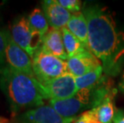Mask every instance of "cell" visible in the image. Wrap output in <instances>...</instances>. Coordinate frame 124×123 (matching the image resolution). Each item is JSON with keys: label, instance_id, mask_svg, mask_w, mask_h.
Masks as SVG:
<instances>
[{"label": "cell", "instance_id": "obj_1", "mask_svg": "<svg viewBox=\"0 0 124 123\" xmlns=\"http://www.w3.org/2000/svg\"><path fill=\"white\" fill-rule=\"evenodd\" d=\"M83 13L87 21L90 51L101 62L105 74L118 75L124 65V34L118 30L111 15L99 5H87Z\"/></svg>", "mask_w": 124, "mask_h": 123}, {"label": "cell", "instance_id": "obj_2", "mask_svg": "<svg viewBox=\"0 0 124 123\" xmlns=\"http://www.w3.org/2000/svg\"><path fill=\"white\" fill-rule=\"evenodd\" d=\"M0 89L12 113L45 105L46 99L41 83L34 76L6 66L0 74Z\"/></svg>", "mask_w": 124, "mask_h": 123}, {"label": "cell", "instance_id": "obj_3", "mask_svg": "<svg viewBox=\"0 0 124 123\" xmlns=\"http://www.w3.org/2000/svg\"><path fill=\"white\" fill-rule=\"evenodd\" d=\"M115 89L110 77L106 75L93 87L78 90L75 95L65 100L49 101V105L65 118L77 117L84 112L96 108Z\"/></svg>", "mask_w": 124, "mask_h": 123}, {"label": "cell", "instance_id": "obj_4", "mask_svg": "<svg viewBox=\"0 0 124 123\" xmlns=\"http://www.w3.org/2000/svg\"><path fill=\"white\" fill-rule=\"evenodd\" d=\"M31 59L34 74L40 83L48 82L68 73L67 62L44 51L41 47Z\"/></svg>", "mask_w": 124, "mask_h": 123}, {"label": "cell", "instance_id": "obj_5", "mask_svg": "<svg viewBox=\"0 0 124 123\" xmlns=\"http://www.w3.org/2000/svg\"><path fill=\"white\" fill-rule=\"evenodd\" d=\"M10 32L15 43L27 52L31 58L41 47L43 37L31 29L27 17L17 18L13 22Z\"/></svg>", "mask_w": 124, "mask_h": 123}, {"label": "cell", "instance_id": "obj_6", "mask_svg": "<svg viewBox=\"0 0 124 123\" xmlns=\"http://www.w3.org/2000/svg\"><path fill=\"white\" fill-rule=\"evenodd\" d=\"M41 87L46 99H49V101L65 100L70 98L78 90L75 77L70 73L41 83Z\"/></svg>", "mask_w": 124, "mask_h": 123}, {"label": "cell", "instance_id": "obj_7", "mask_svg": "<svg viewBox=\"0 0 124 123\" xmlns=\"http://www.w3.org/2000/svg\"><path fill=\"white\" fill-rule=\"evenodd\" d=\"M6 41L7 66L18 71L35 77L31 58L27 52L15 43L10 35V32L7 30H6Z\"/></svg>", "mask_w": 124, "mask_h": 123}, {"label": "cell", "instance_id": "obj_8", "mask_svg": "<svg viewBox=\"0 0 124 123\" xmlns=\"http://www.w3.org/2000/svg\"><path fill=\"white\" fill-rule=\"evenodd\" d=\"M76 117L65 118L50 105L28 109L18 117V123H73Z\"/></svg>", "mask_w": 124, "mask_h": 123}, {"label": "cell", "instance_id": "obj_9", "mask_svg": "<svg viewBox=\"0 0 124 123\" xmlns=\"http://www.w3.org/2000/svg\"><path fill=\"white\" fill-rule=\"evenodd\" d=\"M67 64L68 73L75 78L87 74L99 66H102L101 62L89 49L77 55L69 58Z\"/></svg>", "mask_w": 124, "mask_h": 123}, {"label": "cell", "instance_id": "obj_10", "mask_svg": "<svg viewBox=\"0 0 124 123\" xmlns=\"http://www.w3.org/2000/svg\"><path fill=\"white\" fill-rule=\"evenodd\" d=\"M42 10L50 27L62 30L67 27L71 14L57 2L56 0H45L42 2Z\"/></svg>", "mask_w": 124, "mask_h": 123}, {"label": "cell", "instance_id": "obj_11", "mask_svg": "<svg viewBox=\"0 0 124 123\" xmlns=\"http://www.w3.org/2000/svg\"><path fill=\"white\" fill-rule=\"evenodd\" d=\"M41 48L63 61H67L68 57L63 44L62 30L50 28L48 32L43 36Z\"/></svg>", "mask_w": 124, "mask_h": 123}, {"label": "cell", "instance_id": "obj_12", "mask_svg": "<svg viewBox=\"0 0 124 123\" xmlns=\"http://www.w3.org/2000/svg\"><path fill=\"white\" fill-rule=\"evenodd\" d=\"M117 93L118 89H115L96 108L91 109L95 117L101 123H113L117 111L115 106V98Z\"/></svg>", "mask_w": 124, "mask_h": 123}, {"label": "cell", "instance_id": "obj_13", "mask_svg": "<svg viewBox=\"0 0 124 123\" xmlns=\"http://www.w3.org/2000/svg\"><path fill=\"white\" fill-rule=\"evenodd\" d=\"M66 28L89 48L87 21L83 11L71 14L70 19Z\"/></svg>", "mask_w": 124, "mask_h": 123}, {"label": "cell", "instance_id": "obj_14", "mask_svg": "<svg viewBox=\"0 0 124 123\" xmlns=\"http://www.w3.org/2000/svg\"><path fill=\"white\" fill-rule=\"evenodd\" d=\"M62 34L63 44H64L65 51L67 52L68 58L77 55L89 49L85 44H83L79 39L76 38L73 34H71L66 27L62 29Z\"/></svg>", "mask_w": 124, "mask_h": 123}, {"label": "cell", "instance_id": "obj_15", "mask_svg": "<svg viewBox=\"0 0 124 123\" xmlns=\"http://www.w3.org/2000/svg\"><path fill=\"white\" fill-rule=\"evenodd\" d=\"M27 19L31 29L43 37L50 30V25L46 18L40 8L34 9L28 15Z\"/></svg>", "mask_w": 124, "mask_h": 123}, {"label": "cell", "instance_id": "obj_16", "mask_svg": "<svg viewBox=\"0 0 124 123\" xmlns=\"http://www.w3.org/2000/svg\"><path fill=\"white\" fill-rule=\"evenodd\" d=\"M105 76L106 74L103 72V68L102 66H99L97 69L87 73V74L75 78L78 90L93 87V86L99 84L103 79Z\"/></svg>", "mask_w": 124, "mask_h": 123}, {"label": "cell", "instance_id": "obj_17", "mask_svg": "<svg viewBox=\"0 0 124 123\" xmlns=\"http://www.w3.org/2000/svg\"><path fill=\"white\" fill-rule=\"evenodd\" d=\"M6 30L0 28V74L7 66L6 62Z\"/></svg>", "mask_w": 124, "mask_h": 123}, {"label": "cell", "instance_id": "obj_18", "mask_svg": "<svg viewBox=\"0 0 124 123\" xmlns=\"http://www.w3.org/2000/svg\"><path fill=\"white\" fill-rule=\"evenodd\" d=\"M57 2L70 13H78L82 10V2L78 0H56Z\"/></svg>", "mask_w": 124, "mask_h": 123}, {"label": "cell", "instance_id": "obj_19", "mask_svg": "<svg viewBox=\"0 0 124 123\" xmlns=\"http://www.w3.org/2000/svg\"><path fill=\"white\" fill-rule=\"evenodd\" d=\"M73 123H101V122L96 118L91 109H90V110L84 112L83 114L78 116Z\"/></svg>", "mask_w": 124, "mask_h": 123}, {"label": "cell", "instance_id": "obj_20", "mask_svg": "<svg viewBox=\"0 0 124 123\" xmlns=\"http://www.w3.org/2000/svg\"><path fill=\"white\" fill-rule=\"evenodd\" d=\"M114 123H124V111L121 109H117L114 118Z\"/></svg>", "mask_w": 124, "mask_h": 123}, {"label": "cell", "instance_id": "obj_21", "mask_svg": "<svg viewBox=\"0 0 124 123\" xmlns=\"http://www.w3.org/2000/svg\"><path fill=\"white\" fill-rule=\"evenodd\" d=\"M118 91H119L124 94V70L123 72V74H122V77H121V79L118 82Z\"/></svg>", "mask_w": 124, "mask_h": 123}, {"label": "cell", "instance_id": "obj_22", "mask_svg": "<svg viewBox=\"0 0 124 123\" xmlns=\"http://www.w3.org/2000/svg\"><path fill=\"white\" fill-rule=\"evenodd\" d=\"M0 123H13L8 120L6 117H0Z\"/></svg>", "mask_w": 124, "mask_h": 123}, {"label": "cell", "instance_id": "obj_23", "mask_svg": "<svg viewBox=\"0 0 124 123\" xmlns=\"http://www.w3.org/2000/svg\"><path fill=\"white\" fill-rule=\"evenodd\" d=\"M1 3H2V2H0V6H1Z\"/></svg>", "mask_w": 124, "mask_h": 123}, {"label": "cell", "instance_id": "obj_24", "mask_svg": "<svg viewBox=\"0 0 124 123\" xmlns=\"http://www.w3.org/2000/svg\"><path fill=\"white\" fill-rule=\"evenodd\" d=\"M113 123H114V122H113Z\"/></svg>", "mask_w": 124, "mask_h": 123}]
</instances>
